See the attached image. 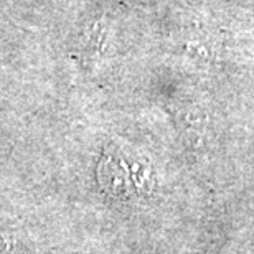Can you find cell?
<instances>
[{
    "label": "cell",
    "instance_id": "cell-1",
    "mask_svg": "<svg viewBox=\"0 0 254 254\" xmlns=\"http://www.w3.org/2000/svg\"><path fill=\"white\" fill-rule=\"evenodd\" d=\"M106 167V184L116 193H135L145 191L149 187V170L140 162L114 159L109 157L104 162Z\"/></svg>",
    "mask_w": 254,
    "mask_h": 254
}]
</instances>
